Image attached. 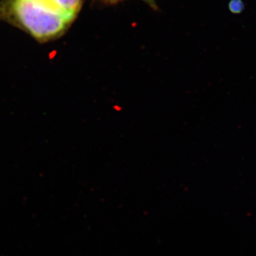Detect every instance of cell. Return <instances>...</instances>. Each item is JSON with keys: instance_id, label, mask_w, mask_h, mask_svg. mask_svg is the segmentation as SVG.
<instances>
[{"instance_id": "6da1fadb", "label": "cell", "mask_w": 256, "mask_h": 256, "mask_svg": "<svg viewBox=\"0 0 256 256\" xmlns=\"http://www.w3.org/2000/svg\"><path fill=\"white\" fill-rule=\"evenodd\" d=\"M85 0H2L0 20L45 43L63 36Z\"/></svg>"}, {"instance_id": "5b68a950", "label": "cell", "mask_w": 256, "mask_h": 256, "mask_svg": "<svg viewBox=\"0 0 256 256\" xmlns=\"http://www.w3.org/2000/svg\"><path fill=\"white\" fill-rule=\"evenodd\" d=\"M114 108L116 110H118V111L121 110V108L120 107V106H114Z\"/></svg>"}, {"instance_id": "277c9868", "label": "cell", "mask_w": 256, "mask_h": 256, "mask_svg": "<svg viewBox=\"0 0 256 256\" xmlns=\"http://www.w3.org/2000/svg\"><path fill=\"white\" fill-rule=\"evenodd\" d=\"M100 1L104 2V4L111 5L117 4V3L120 2L122 1V0H100Z\"/></svg>"}, {"instance_id": "3957f363", "label": "cell", "mask_w": 256, "mask_h": 256, "mask_svg": "<svg viewBox=\"0 0 256 256\" xmlns=\"http://www.w3.org/2000/svg\"><path fill=\"white\" fill-rule=\"evenodd\" d=\"M142 1L144 2L146 4L149 5L153 10H158V5L156 4V0H142Z\"/></svg>"}, {"instance_id": "7a4b0ae2", "label": "cell", "mask_w": 256, "mask_h": 256, "mask_svg": "<svg viewBox=\"0 0 256 256\" xmlns=\"http://www.w3.org/2000/svg\"><path fill=\"white\" fill-rule=\"evenodd\" d=\"M228 9L234 14H239L244 9V4L242 0H230L228 4Z\"/></svg>"}]
</instances>
